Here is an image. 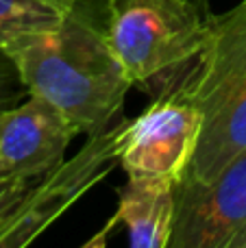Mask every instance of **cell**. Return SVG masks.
Instances as JSON below:
<instances>
[{"instance_id":"6da1fadb","label":"cell","mask_w":246,"mask_h":248,"mask_svg":"<svg viewBox=\"0 0 246 248\" xmlns=\"http://www.w3.org/2000/svg\"><path fill=\"white\" fill-rule=\"evenodd\" d=\"M29 96L55 105L77 135L103 133L133 87L105 29L74 11L57 29L4 52Z\"/></svg>"},{"instance_id":"7a4b0ae2","label":"cell","mask_w":246,"mask_h":248,"mask_svg":"<svg viewBox=\"0 0 246 248\" xmlns=\"http://www.w3.org/2000/svg\"><path fill=\"white\" fill-rule=\"evenodd\" d=\"M203 113L199 146L183 176L209 181L246 150V0L207 11V42L181 78Z\"/></svg>"},{"instance_id":"3957f363","label":"cell","mask_w":246,"mask_h":248,"mask_svg":"<svg viewBox=\"0 0 246 248\" xmlns=\"http://www.w3.org/2000/svg\"><path fill=\"white\" fill-rule=\"evenodd\" d=\"M205 0H107V39L133 85H159L196 61L207 42Z\"/></svg>"},{"instance_id":"277c9868","label":"cell","mask_w":246,"mask_h":248,"mask_svg":"<svg viewBox=\"0 0 246 248\" xmlns=\"http://www.w3.org/2000/svg\"><path fill=\"white\" fill-rule=\"evenodd\" d=\"M203 113L181 78L138 118L118 124V163L126 176L181 179L192 163Z\"/></svg>"},{"instance_id":"5b68a950","label":"cell","mask_w":246,"mask_h":248,"mask_svg":"<svg viewBox=\"0 0 246 248\" xmlns=\"http://www.w3.org/2000/svg\"><path fill=\"white\" fill-rule=\"evenodd\" d=\"M116 150L118 124L90 135L77 155L63 159L50 172L35 179L4 231L0 248H22L37 240L74 202L81 201L105 176L111 174L113 168L120 166Z\"/></svg>"},{"instance_id":"8992f818","label":"cell","mask_w":246,"mask_h":248,"mask_svg":"<svg viewBox=\"0 0 246 248\" xmlns=\"http://www.w3.org/2000/svg\"><path fill=\"white\" fill-rule=\"evenodd\" d=\"M246 233V150L209 181H177V216L168 248H235Z\"/></svg>"},{"instance_id":"52a82bcc","label":"cell","mask_w":246,"mask_h":248,"mask_svg":"<svg viewBox=\"0 0 246 248\" xmlns=\"http://www.w3.org/2000/svg\"><path fill=\"white\" fill-rule=\"evenodd\" d=\"M77 131L48 100L29 96L0 111V174L39 179L65 159Z\"/></svg>"},{"instance_id":"ba28073f","label":"cell","mask_w":246,"mask_h":248,"mask_svg":"<svg viewBox=\"0 0 246 248\" xmlns=\"http://www.w3.org/2000/svg\"><path fill=\"white\" fill-rule=\"evenodd\" d=\"M177 216V179L129 176L118 192V209L98 240L107 242L113 227L122 224L133 248H168ZM90 242V244H94Z\"/></svg>"},{"instance_id":"9c48e42d","label":"cell","mask_w":246,"mask_h":248,"mask_svg":"<svg viewBox=\"0 0 246 248\" xmlns=\"http://www.w3.org/2000/svg\"><path fill=\"white\" fill-rule=\"evenodd\" d=\"M77 0H0V52L57 29Z\"/></svg>"},{"instance_id":"30bf717a","label":"cell","mask_w":246,"mask_h":248,"mask_svg":"<svg viewBox=\"0 0 246 248\" xmlns=\"http://www.w3.org/2000/svg\"><path fill=\"white\" fill-rule=\"evenodd\" d=\"M35 179H17V176L0 174V240L9 229L17 207L26 198Z\"/></svg>"},{"instance_id":"8fae6325","label":"cell","mask_w":246,"mask_h":248,"mask_svg":"<svg viewBox=\"0 0 246 248\" xmlns=\"http://www.w3.org/2000/svg\"><path fill=\"white\" fill-rule=\"evenodd\" d=\"M7 92V81H4V77H0V111L2 109H7V107H11V105H15L17 100L13 98V96H9V94H4Z\"/></svg>"},{"instance_id":"7c38bea8","label":"cell","mask_w":246,"mask_h":248,"mask_svg":"<svg viewBox=\"0 0 246 248\" xmlns=\"http://www.w3.org/2000/svg\"><path fill=\"white\" fill-rule=\"evenodd\" d=\"M235 248H246V233L240 237V242H238V246H235Z\"/></svg>"}]
</instances>
